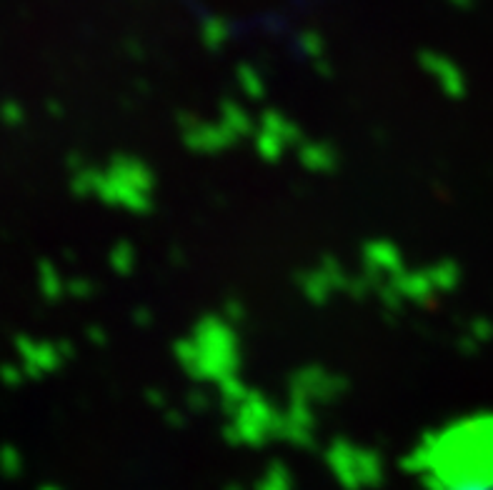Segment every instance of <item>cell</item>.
I'll use <instances>...</instances> for the list:
<instances>
[{
  "label": "cell",
  "instance_id": "6da1fadb",
  "mask_svg": "<svg viewBox=\"0 0 493 490\" xmlns=\"http://www.w3.org/2000/svg\"><path fill=\"white\" fill-rule=\"evenodd\" d=\"M456 476L449 478V490H493V456L491 458L469 460L466 466L453 468Z\"/></svg>",
  "mask_w": 493,
  "mask_h": 490
}]
</instances>
